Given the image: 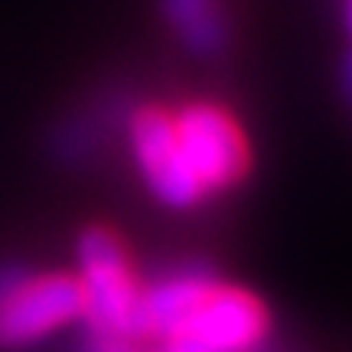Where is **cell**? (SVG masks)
<instances>
[{
	"label": "cell",
	"instance_id": "obj_2",
	"mask_svg": "<svg viewBox=\"0 0 352 352\" xmlns=\"http://www.w3.org/2000/svg\"><path fill=\"white\" fill-rule=\"evenodd\" d=\"M78 316H85L82 277L65 271L20 277L0 290V346H30Z\"/></svg>",
	"mask_w": 352,
	"mask_h": 352
},
{
	"label": "cell",
	"instance_id": "obj_9",
	"mask_svg": "<svg viewBox=\"0 0 352 352\" xmlns=\"http://www.w3.org/2000/svg\"><path fill=\"white\" fill-rule=\"evenodd\" d=\"M342 91H346V98L352 101V52L346 56V65H342Z\"/></svg>",
	"mask_w": 352,
	"mask_h": 352
},
{
	"label": "cell",
	"instance_id": "obj_8",
	"mask_svg": "<svg viewBox=\"0 0 352 352\" xmlns=\"http://www.w3.org/2000/svg\"><path fill=\"white\" fill-rule=\"evenodd\" d=\"M88 352H134V346H131V340H121V336H91Z\"/></svg>",
	"mask_w": 352,
	"mask_h": 352
},
{
	"label": "cell",
	"instance_id": "obj_4",
	"mask_svg": "<svg viewBox=\"0 0 352 352\" xmlns=\"http://www.w3.org/2000/svg\"><path fill=\"white\" fill-rule=\"evenodd\" d=\"M267 333V314L248 290L215 284L179 323L170 342L199 352H254ZM166 342V346H170Z\"/></svg>",
	"mask_w": 352,
	"mask_h": 352
},
{
	"label": "cell",
	"instance_id": "obj_5",
	"mask_svg": "<svg viewBox=\"0 0 352 352\" xmlns=\"http://www.w3.org/2000/svg\"><path fill=\"white\" fill-rule=\"evenodd\" d=\"M131 147H134L140 173L157 199H164L166 206H176V209L202 199V186L179 147L176 121L166 108L147 104L131 118Z\"/></svg>",
	"mask_w": 352,
	"mask_h": 352
},
{
	"label": "cell",
	"instance_id": "obj_6",
	"mask_svg": "<svg viewBox=\"0 0 352 352\" xmlns=\"http://www.w3.org/2000/svg\"><path fill=\"white\" fill-rule=\"evenodd\" d=\"M215 280L209 271H176L170 277H160L157 284L140 290L138 310H134V323H131V340H173V333L179 329V323L186 320L199 300L215 287Z\"/></svg>",
	"mask_w": 352,
	"mask_h": 352
},
{
	"label": "cell",
	"instance_id": "obj_1",
	"mask_svg": "<svg viewBox=\"0 0 352 352\" xmlns=\"http://www.w3.org/2000/svg\"><path fill=\"white\" fill-rule=\"evenodd\" d=\"M78 277L85 287V320L91 323V333L131 340L140 287L121 239L104 226L85 228V235L78 239Z\"/></svg>",
	"mask_w": 352,
	"mask_h": 352
},
{
	"label": "cell",
	"instance_id": "obj_11",
	"mask_svg": "<svg viewBox=\"0 0 352 352\" xmlns=\"http://www.w3.org/2000/svg\"><path fill=\"white\" fill-rule=\"evenodd\" d=\"M346 26H349V33H352V0L346 3Z\"/></svg>",
	"mask_w": 352,
	"mask_h": 352
},
{
	"label": "cell",
	"instance_id": "obj_7",
	"mask_svg": "<svg viewBox=\"0 0 352 352\" xmlns=\"http://www.w3.org/2000/svg\"><path fill=\"white\" fill-rule=\"evenodd\" d=\"M164 10L196 52H219L226 46V20L215 13V0H164Z\"/></svg>",
	"mask_w": 352,
	"mask_h": 352
},
{
	"label": "cell",
	"instance_id": "obj_3",
	"mask_svg": "<svg viewBox=\"0 0 352 352\" xmlns=\"http://www.w3.org/2000/svg\"><path fill=\"white\" fill-rule=\"evenodd\" d=\"M176 138L202 192L239 183L248 170V144L232 114L219 104H186L173 114Z\"/></svg>",
	"mask_w": 352,
	"mask_h": 352
},
{
	"label": "cell",
	"instance_id": "obj_10",
	"mask_svg": "<svg viewBox=\"0 0 352 352\" xmlns=\"http://www.w3.org/2000/svg\"><path fill=\"white\" fill-rule=\"evenodd\" d=\"M166 352H199V349H192V346H179V342H170Z\"/></svg>",
	"mask_w": 352,
	"mask_h": 352
}]
</instances>
